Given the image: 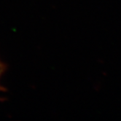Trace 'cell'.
I'll return each mask as SVG.
<instances>
[{
  "label": "cell",
  "instance_id": "cell-1",
  "mask_svg": "<svg viewBox=\"0 0 121 121\" xmlns=\"http://www.w3.org/2000/svg\"><path fill=\"white\" fill-rule=\"evenodd\" d=\"M5 70H6V66L2 61H1V60H0V80H1V77ZM4 91V88L1 85V84H0V91Z\"/></svg>",
  "mask_w": 121,
  "mask_h": 121
}]
</instances>
